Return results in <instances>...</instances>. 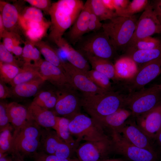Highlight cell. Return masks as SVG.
Listing matches in <instances>:
<instances>
[{
  "instance_id": "obj_35",
  "label": "cell",
  "mask_w": 161,
  "mask_h": 161,
  "mask_svg": "<svg viewBox=\"0 0 161 161\" xmlns=\"http://www.w3.org/2000/svg\"><path fill=\"white\" fill-rule=\"evenodd\" d=\"M161 46V40L150 36L144 38L136 41L130 46V52L154 49Z\"/></svg>"
},
{
  "instance_id": "obj_50",
  "label": "cell",
  "mask_w": 161,
  "mask_h": 161,
  "mask_svg": "<svg viewBox=\"0 0 161 161\" xmlns=\"http://www.w3.org/2000/svg\"><path fill=\"white\" fill-rule=\"evenodd\" d=\"M23 50V48L17 44L14 46L12 53L16 56H20L22 54Z\"/></svg>"
},
{
  "instance_id": "obj_16",
  "label": "cell",
  "mask_w": 161,
  "mask_h": 161,
  "mask_svg": "<svg viewBox=\"0 0 161 161\" xmlns=\"http://www.w3.org/2000/svg\"><path fill=\"white\" fill-rule=\"evenodd\" d=\"M140 129L151 140L161 131V101L150 111L135 118Z\"/></svg>"
},
{
  "instance_id": "obj_39",
  "label": "cell",
  "mask_w": 161,
  "mask_h": 161,
  "mask_svg": "<svg viewBox=\"0 0 161 161\" xmlns=\"http://www.w3.org/2000/svg\"><path fill=\"white\" fill-rule=\"evenodd\" d=\"M18 37V36L13 32L7 31L6 30L2 35V38H3V44L11 53L14 46L20 43Z\"/></svg>"
},
{
  "instance_id": "obj_4",
  "label": "cell",
  "mask_w": 161,
  "mask_h": 161,
  "mask_svg": "<svg viewBox=\"0 0 161 161\" xmlns=\"http://www.w3.org/2000/svg\"><path fill=\"white\" fill-rule=\"evenodd\" d=\"M137 21L135 15L130 17L117 16L103 23L102 29L117 50L128 45Z\"/></svg>"
},
{
  "instance_id": "obj_13",
  "label": "cell",
  "mask_w": 161,
  "mask_h": 161,
  "mask_svg": "<svg viewBox=\"0 0 161 161\" xmlns=\"http://www.w3.org/2000/svg\"><path fill=\"white\" fill-rule=\"evenodd\" d=\"M63 68L71 85L83 94L103 93L108 91L100 88L89 78L86 72L69 62L62 61Z\"/></svg>"
},
{
  "instance_id": "obj_40",
  "label": "cell",
  "mask_w": 161,
  "mask_h": 161,
  "mask_svg": "<svg viewBox=\"0 0 161 161\" xmlns=\"http://www.w3.org/2000/svg\"><path fill=\"white\" fill-rule=\"evenodd\" d=\"M32 157L35 161H80L77 157L62 158L48 154L43 151L36 152Z\"/></svg>"
},
{
  "instance_id": "obj_15",
  "label": "cell",
  "mask_w": 161,
  "mask_h": 161,
  "mask_svg": "<svg viewBox=\"0 0 161 161\" xmlns=\"http://www.w3.org/2000/svg\"><path fill=\"white\" fill-rule=\"evenodd\" d=\"M112 131L119 133L131 144L138 147L157 152L152 144V140L140 129L135 118L132 116L118 130Z\"/></svg>"
},
{
  "instance_id": "obj_11",
  "label": "cell",
  "mask_w": 161,
  "mask_h": 161,
  "mask_svg": "<svg viewBox=\"0 0 161 161\" xmlns=\"http://www.w3.org/2000/svg\"><path fill=\"white\" fill-rule=\"evenodd\" d=\"M98 31L95 32L84 41L80 49L83 53L109 60L114 56L116 50L103 30Z\"/></svg>"
},
{
  "instance_id": "obj_38",
  "label": "cell",
  "mask_w": 161,
  "mask_h": 161,
  "mask_svg": "<svg viewBox=\"0 0 161 161\" xmlns=\"http://www.w3.org/2000/svg\"><path fill=\"white\" fill-rule=\"evenodd\" d=\"M12 125L0 131V154H9L11 149L13 134Z\"/></svg>"
},
{
  "instance_id": "obj_33",
  "label": "cell",
  "mask_w": 161,
  "mask_h": 161,
  "mask_svg": "<svg viewBox=\"0 0 161 161\" xmlns=\"http://www.w3.org/2000/svg\"><path fill=\"white\" fill-rule=\"evenodd\" d=\"M57 97L55 92L51 91L42 92L38 95L32 102L37 105L49 109L55 108Z\"/></svg>"
},
{
  "instance_id": "obj_41",
  "label": "cell",
  "mask_w": 161,
  "mask_h": 161,
  "mask_svg": "<svg viewBox=\"0 0 161 161\" xmlns=\"http://www.w3.org/2000/svg\"><path fill=\"white\" fill-rule=\"evenodd\" d=\"M36 47L34 43L30 41L26 42L23 48L22 55L25 64H30L31 61H34Z\"/></svg>"
},
{
  "instance_id": "obj_56",
  "label": "cell",
  "mask_w": 161,
  "mask_h": 161,
  "mask_svg": "<svg viewBox=\"0 0 161 161\" xmlns=\"http://www.w3.org/2000/svg\"><path fill=\"white\" fill-rule=\"evenodd\" d=\"M157 18L161 24V15H157Z\"/></svg>"
},
{
  "instance_id": "obj_49",
  "label": "cell",
  "mask_w": 161,
  "mask_h": 161,
  "mask_svg": "<svg viewBox=\"0 0 161 161\" xmlns=\"http://www.w3.org/2000/svg\"><path fill=\"white\" fill-rule=\"evenodd\" d=\"M10 154L12 156L13 161H25V157L18 152H13Z\"/></svg>"
},
{
  "instance_id": "obj_34",
  "label": "cell",
  "mask_w": 161,
  "mask_h": 161,
  "mask_svg": "<svg viewBox=\"0 0 161 161\" xmlns=\"http://www.w3.org/2000/svg\"><path fill=\"white\" fill-rule=\"evenodd\" d=\"M150 2V1L147 0H133L117 15L118 16L131 17L136 13L144 11Z\"/></svg>"
},
{
  "instance_id": "obj_25",
  "label": "cell",
  "mask_w": 161,
  "mask_h": 161,
  "mask_svg": "<svg viewBox=\"0 0 161 161\" xmlns=\"http://www.w3.org/2000/svg\"><path fill=\"white\" fill-rule=\"evenodd\" d=\"M92 69L105 74L110 79L116 78L114 65L109 60L83 53Z\"/></svg>"
},
{
  "instance_id": "obj_47",
  "label": "cell",
  "mask_w": 161,
  "mask_h": 161,
  "mask_svg": "<svg viewBox=\"0 0 161 161\" xmlns=\"http://www.w3.org/2000/svg\"><path fill=\"white\" fill-rule=\"evenodd\" d=\"M113 1L114 11L117 14L126 8L130 2L128 0H113Z\"/></svg>"
},
{
  "instance_id": "obj_22",
  "label": "cell",
  "mask_w": 161,
  "mask_h": 161,
  "mask_svg": "<svg viewBox=\"0 0 161 161\" xmlns=\"http://www.w3.org/2000/svg\"><path fill=\"white\" fill-rule=\"evenodd\" d=\"M7 111L10 123L14 131L20 129L29 120L27 108L16 102L7 104Z\"/></svg>"
},
{
  "instance_id": "obj_55",
  "label": "cell",
  "mask_w": 161,
  "mask_h": 161,
  "mask_svg": "<svg viewBox=\"0 0 161 161\" xmlns=\"http://www.w3.org/2000/svg\"><path fill=\"white\" fill-rule=\"evenodd\" d=\"M156 140L159 145L161 146V131L158 135Z\"/></svg>"
},
{
  "instance_id": "obj_28",
  "label": "cell",
  "mask_w": 161,
  "mask_h": 161,
  "mask_svg": "<svg viewBox=\"0 0 161 161\" xmlns=\"http://www.w3.org/2000/svg\"><path fill=\"white\" fill-rule=\"evenodd\" d=\"M128 56L134 62L143 64L161 57V46L154 49L131 51Z\"/></svg>"
},
{
  "instance_id": "obj_37",
  "label": "cell",
  "mask_w": 161,
  "mask_h": 161,
  "mask_svg": "<svg viewBox=\"0 0 161 161\" xmlns=\"http://www.w3.org/2000/svg\"><path fill=\"white\" fill-rule=\"evenodd\" d=\"M19 18L22 19L44 23V19L41 10L34 7H27L20 13Z\"/></svg>"
},
{
  "instance_id": "obj_43",
  "label": "cell",
  "mask_w": 161,
  "mask_h": 161,
  "mask_svg": "<svg viewBox=\"0 0 161 161\" xmlns=\"http://www.w3.org/2000/svg\"><path fill=\"white\" fill-rule=\"evenodd\" d=\"M7 103H0V131L11 125L7 111Z\"/></svg>"
},
{
  "instance_id": "obj_29",
  "label": "cell",
  "mask_w": 161,
  "mask_h": 161,
  "mask_svg": "<svg viewBox=\"0 0 161 161\" xmlns=\"http://www.w3.org/2000/svg\"><path fill=\"white\" fill-rule=\"evenodd\" d=\"M35 45L46 61L59 67L64 71L62 61L56 51L48 44L41 41L35 43Z\"/></svg>"
},
{
  "instance_id": "obj_21",
  "label": "cell",
  "mask_w": 161,
  "mask_h": 161,
  "mask_svg": "<svg viewBox=\"0 0 161 161\" xmlns=\"http://www.w3.org/2000/svg\"><path fill=\"white\" fill-rule=\"evenodd\" d=\"M64 52L68 62L84 71L90 70L89 63L80 52L74 49L64 38L55 43Z\"/></svg>"
},
{
  "instance_id": "obj_14",
  "label": "cell",
  "mask_w": 161,
  "mask_h": 161,
  "mask_svg": "<svg viewBox=\"0 0 161 161\" xmlns=\"http://www.w3.org/2000/svg\"><path fill=\"white\" fill-rule=\"evenodd\" d=\"M160 33L161 24L150 1L137 20L135 30L128 45L129 46L140 39Z\"/></svg>"
},
{
  "instance_id": "obj_23",
  "label": "cell",
  "mask_w": 161,
  "mask_h": 161,
  "mask_svg": "<svg viewBox=\"0 0 161 161\" xmlns=\"http://www.w3.org/2000/svg\"><path fill=\"white\" fill-rule=\"evenodd\" d=\"M50 22L41 23L21 20L20 25L25 30V33L30 41L35 43L41 41L50 27Z\"/></svg>"
},
{
  "instance_id": "obj_45",
  "label": "cell",
  "mask_w": 161,
  "mask_h": 161,
  "mask_svg": "<svg viewBox=\"0 0 161 161\" xmlns=\"http://www.w3.org/2000/svg\"><path fill=\"white\" fill-rule=\"evenodd\" d=\"M24 1L32 6L44 10L47 13L52 5L51 1L49 0H26Z\"/></svg>"
},
{
  "instance_id": "obj_31",
  "label": "cell",
  "mask_w": 161,
  "mask_h": 161,
  "mask_svg": "<svg viewBox=\"0 0 161 161\" xmlns=\"http://www.w3.org/2000/svg\"><path fill=\"white\" fill-rule=\"evenodd\" d=\"M86 73L90 80L100 88L108 92L113 91L110 79L105 74L93 69Z\"/></svg>"
},
{
  "instance_id": "obj_26",
  "label": "cell",
  "mask_w": 161,
  "mask_h": 161,
  "mask_svg": "<svg viewBox=\"0 0 161 161\" xmlns=\"http://www.w3.org/2000/svg\"><path fill=\"white\" fill-rule=\"evenodd\" d=\"M45 81L41 78H38L22 83L13 87V95L22 97H29L34 95L40 86Z\"/></svg>"
},
{
  "instance_id": "obj_36",
  "label": "cell",
  "mask_w": 161,
  "mask_h": 161,
  "mask_svg": "<svg viewBox=\"0 0 161 161\" xmlns=\"http://www.w3.org/2000/svg\"><path fill=\"white\" fill-rule=\"evenodd\" d=\"M21 70L19 67L0 61V80L10 83Z\"/></svg>"
},
{
  "instance_id": "obj_24",
  "label": "cell",
  "mask_w": 161,
  "mask_h": 161,
  "mask_svg": "<svg viewBox=\"0 0 161 161\" xmlns=\"http://www.w3.org/2000/svg\"><path fill=\"white\" fill-rule=\"evenodd\" d=\"M0 15L1 16L5 30H11L19 22L20 13L15 5L5 2L0 1Z\"/></svg>"
},
{
  "instance_id": "obj_8",
  "label": "cell",
  "mask_w": 161,
  "mask_h": 161,
  "mask_svg": "<svg viewBox=\"0 0 161 161\" xmlns=\"http://www.w3.org/2000/svg\"><path fill=\"white\" fill-rule=\"evenodd\" d=\"M78 90L72 86L58 89L55 92L57 100L55 112L70 120L81 113V99Z\"/></svg>"
},
{
  "instance_id": "obj_3",
  "label": "cell",
  "mask_w": 161,
  "mask_h": 161,
  "mask_svg": "<svg viewBox=\"0 0 161 161\" xmlns=\"http://www.w3.org/2000/svg\"><path fill=\"white\" fill-rule=\"evenodd\" d=\"M41 131L40 126L29 120L22 127L14 131L9 154L16 152L24 157H32L40 148Z\"/></svg>"
},
{
  "instance_id": "obj_30",
  "label": "cell",
  "mask_w": 161,
  "mask_h": 161,
  "mask_svg": "<svg viewBox=\"0 0 161 161\" xmlns=\"http://www.w3.org/2000/svg\"><path fill=\"white\" fill-rule=\"evenodd\" d=\"M70 120L64 117H59L58 129L56 132L64 141L76 151L79 146L70 132L69 128Z\"/></svg>"
},
{
  "instance_id": "obj_2",
  "label": "cell",
  "mask_w": 161,
  "mask_h": 161,
  "mask_svg": "<svg viewBox=\"0 0 161 161\" xmlns=\"http://www.w3.org/2000/svg\"><path fill=\"white\" fill-rule=\"evenodd\" d=\"M127 95L113 91L101 94H82L81 106L91 117L97 119L125 108Z\"/></svg>"
},
{
  "instance_id": "obj_19",
  "label": "cell",
  "mask_w": 161,
  "mask_h": 161,
  "mask_svg": "<svg viewBox=\"0 0 161 161\" xmlns=\"http://www.w3.org/2000/svg\"><path fill=\"white\" fill-rule=\"evenodd\" d=\"M91 11L90 0H88L68 32L69 40L73 44L78 42L87 33Z\"/></svg>"
},
{
  "instance_id": "obj_48",
  "label": "cell",
  "mask_w": 161,
  "mask_h": 161,
  "mask_svg": "<svg viewBox=\"0 0 161 161\" xmlns=\"http://www.w3.org/2000/svg\"><path fill=\"white\" fill-rule=\"evenodd\" d=\"M154 10L157 15H161V0H154L151 1Z\"/></svg>"
},
{
  "instance_id": "obj_18",
  "label": "cell",
  "mask_w": 161,
  "mask_h": 161,
  "mask_svg": "<svg viewBox=\"0 0 161 161\" xmlns=\"http://www.w3.org/2000/svg\"><path fill=\"white\" fill-rule=\"evenodd\" d=\"M27 109L29 120L33 121L40 127L52 129L56 131L59 117L56 116L53 112L32 102Z\"/></svg>"
},
{
  "instance_id": "obj_9",
  "label": "cell",
  "mask_w": 161,
  "mask_h": 161,
  "mask_svg": "<svg viewBox=\"0 0 161 161\" xmlns=\"http://www.w3.org/2000/svg\"><path fill=\"white\" fill-rule=\"evenodd\" d=\"M161 73V57L143 64L134 75L123 83L124 87L130 93L138 91Z\"/></svg>"
},
{
  "instance_id": "obj_52",
  "label": "cell",
  "mask_w": 161,
  "mask_h": 161,
  "mask_svg": "<svg viewBox=\"0 0 161 161\" xmlns=\"http://www.w3.org/2000/svg\"><path fill=\"white\" fill-rule=\"evenodd\" d=\"M0 161H13V160L11 154L9 155L8 153H5L0 154Z\"/></svg>"
},
{
  "instance_id": "obj_51",
  "label": "cell",
  "mask_w": 161,
  "mask_h": 161,
  "mask_svg": "<svg viewBox=\"0 0 161 161\" xmlns=\"http://www.w3.org/2000/svg\"><path fill=\"white\" fill-rule=\"evenodd\" d=\"M104 5L108 9L111 10H114L113 0H101Z\"/></svg>"
},
{
  "instance_id": "obj_20",
  "label": "cell",
  "mask_w": 161,
  "mask_h": 161,
  "mask_svg": "<svg viewBox=\"0 0 161 161\" xmlns=\"http://www.w3.org/2000/svg\"><path fill=\"white\" fill-rule=\"evenodd\" d=\"M131 116L132 113L129 110L123 108L112 114L94 119L99 123L104 130L107 129L111 132L118 130Z\"/></svg>"
},
{
  "instance_id": "obj_7",
  "label": "cell",
  "mask_w": 161,
  "mask_h": 161,
  "mask_svg": "<svg viewBox=\"0 0 161 161\" xmlns=\"http://www.w3.org/2000/svg\"><path fill=\"white\" fill-rule=\"evenodd\" d=\"M111 132L112 152L120 155L130 161H158L159 160L157 152L138 147L117 132Z\"/></svg>"
},
{
  "instance_id": "obj_17",
  "label": "cell",
  "mask_w": 161,
  "mask_h": 161,
  "mask_svg": "<svg viewBox=\"0 0 161 161\" xmlns=\"http://www.w3.org/2000/svg\"><path fill=\"white\" fill-rule=\"evenodd\" d=\"M33 64L45 81L48 80L58 89L72 86L64 71L59 67L41 59Z\"/></svg>"
},
{
  "instance_id": "obj_27",
  "label": "cell",
  "mask_w": 161,
  "mask_h": 161,
  "mask_svg": "<svg viewBox=\"0 0 161 161\" xmlns=\"http://www.w3.org/2000/svg\"><path fill=\"white\" fill-rule=\"evenodd\" d=\"M39 78L43 79L33 64H24L21 70L9 83L13 87L16 85Z\"/></svg>"
},
{
  "instance_id": "obj_42",
  "label": "cell",
  "mask_w": 161,
  "mask_h": 161,
  "mask_svg": "<svg viewBox=\"0 0 161 161\" xmlns=\"http://www.w3.org/2000/svg\"><path fill=\"white\" fill-rule=\"evenodd\" d=\"M0 61L4 63L10 64L19 67L18 61L1 42L0 44Z\"/></svg>"
},
{
  "instance_id": "obj_1",
  "label": "cell",
  "mask_w": 161,
  "mask_h": 161,
  "mask_svg": "<svg viewBox=\"0 0 161 161\" xmlns=\"http://www.w3.org/2000/svg\"><path fill=\"white\" fill-rule=\"evenodd\" d=\"M81 0H59L52 4L48 12L51 18L49 37L55 43L71 27L83 9Z\"/></svg>"
},
{
  "instance_id": "obj_12",
  "label": "cell",
  "mask_w": 161,
  "mask_h": 161,
  "mask_svg": "<svg viewBox=\"0 0 161 161\" xmlns=\"http://www.w3.org/2000/svg\"><path fill=\"white\" fill-rule=\"evenodd\" d=\"M112 152L109 137L96 141H86L78 146L75 153L80 161H102Z\"/></svg>"
},
{
  "instance_id": "obj_53",
  "label": "cell",
  "mask_w": 161,
  "mask_h": 161,
  "mask_svg": "<svg viewBox=\"0 0 161 161\" xmlns=\"http://www.w3.org/2000/svg\"><path fill=\"white\" fill-rule=\"evenodd\" d=\"M6 30L4 27L1 16L0 15V37L2 38V35Z\"/></svg>"
},
{
  "instance_id": "obj_44",
  "label": "cell",
  "mask_w": 161,
  "mask_h": 161,
  "mask_svg": "<svg viewBox=\"0 0 161 161\" xmlns=\"http://www.w3.org/2000/svg\"><path fill=\"white\" fill-rule=\"evenodd\" d=\"M103 24L92 10L90 14L87 33L98 31L101 28Z\"/></svg>"
},
{
  "instance_id": "obj_10",
  "label": "cell",
  "mask_w": 161,
  "mask_h": 161,
  "mask_svg": "<svg viewBox=\"0 0 161 161\" xmlns=\"http://www.w3.org/2000/svg\"><path fill=\"white\" fill-rule=\"evenodd\" d=\"M43 152L57 157L68 158L73 157L75 151L64 141L57 132L52 129L42 130L40 146Z\"/></svg>"
},
{
  "instance_id": "obj_46",
  "label": "cell",
  "mask_w": 161,
  "mask_h": 161,
  "mask_svg": "<svg viewBox=\"0 0 161 161\" xmlns=\"http://www.w3.org/2000/svg\"><path fill=\"white\" fill-rule=\"evenodd\" d=\"M13 95L12 90L10 89L5 83L0 81V98L3 99L10 97Z\"/></svg>"
},
{
  "instance_id": "obj_5",
  "label": "cell",
  "mask_w": 161,
  "mask_h": 161,
  "mask_svg": "<svg viewBox=\"0 0 161 161\" xmlns=\"http://www.w3.org/2000/svg\"><path fill=\"white\" fill-rule=\"evenodd\" d=\"M161 101V84H155L127 94L125 108L134 118L152 109Z\"/></svg>"
},
{
  "instance_id": "obj_32",
  "label": "cell",
  "mask_w": 161,
  "mask_h": 161,
  "mask_svg": "<svg viewBox=\"0 0 161 161\" xmlns=\"http://www.w3.org/2000/svg\"><path fill=\"white\" fill-rule=\"evenodd\" d=\"M92 10L101 21L109 20L118 16L114 11L107 8L101 0H90Z\"/></svg>"
},
{
  "instance_id": "obj_54",
  "label": "cell",
  "mask_w": 161,
  "mask_h": 161,
  "mask_svg": "<svg viewBox=\"0 0 161 161\" xmlns=\"http://www.w3.org/2000/svg\"><path fill=\"white\" fill-rule=\"evenodd\" d=\"M102 161H124V160L121 158H107Z\"/></svg>"
},
{
  "instance_id": "obj_6",
  "label": "cell",
  "mask_w": 161,
  "mask_h": 161,
  "mask_svg": "<svg viewBox=\"0 0 161 161\" xmlns=\"http://www.w3.org/2000/svg\"><path fill=\"white\" fill-rule=\"evenodd\" d=\"M69 128L78 146L82 140L96 141L109 138L96 120L81 113L70 120Z\"/></svg>"
}]
</instances>
